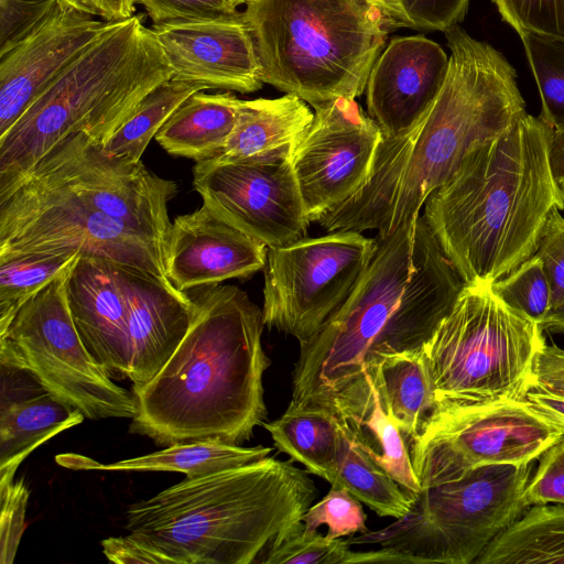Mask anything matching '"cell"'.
<instances>
[{
    "label": "cell",
    "instance_id": "obj_36",
    "mask_svg": "<svg viewBox=\"0 0 564 564\" xmlns=\"http://www.w3.org/2000/svg\"><path fill=\"white\" fill-rule=\"evenodd\" d=\"M350 546L345 539H330L317 530L306 531L301 521L261 560L262 564H347Z\"/></svg>",
    "mask_w": 564,
    "mask_h": 564
},
{
    "label": "cell",
    "instance_id": "obj_35",
    "mask_svg": "<svg viewBox=\"0 0 564 564\" xmlns=\"http://www.w3.org/2000/svg\"><path fill=\"white\" fill-rule=\"evenodd\" d=\"M492 286L509 306L542 327L552 310V286L539 257L531 256Z\"/></svg>",
    "mask_w": 564,
    "mask_h": 564
},
{
    "label": "cell",
    "instance_id": "obj_25",
    "mask_svg": "<svg viewBox=\"0 0 564 564\" xmlns=\"http://www.w3.org/2000/svg\"><path fill=\"white\" fill-rule=\"evenodd\" d=\"M372 378L388 414L406 443L414 441L437 409L424 348L379 356L365 371Z\"/></svg>",
    "mask_w": 564,
    "mask_h": 564
},
{
    "label": "cell",
    "instance_id": "obj_48",
    "mask_svg": "<svg viewBox=\"0 0 564 564\" xmlns=\"http://www.w3.org/2000/svg\"><path fill=\"white\" fill-rule=\"evenodd\" d=\"M96 14L104 21H120L131 18L134 12V0H91Z\"/></svg>",
    "mask_w": 564,
    "mask_h": 564
},
{
    "label": "cell",
    "instance_id": "obj_6",
    "mask_svg": "<svg viewBox=\"0 0 564 564\" xmlns=\"http://www.w3.org/2000/svg\"><path fill=\"white\" fill-rule=\"evenodd\" d=\"M170 79L142 15L110 22L0 138V194L69 133L106 147L142 99Z\"/></svg>",
    "mask_w": 564,
    "mask_h": 564
},
{
    "label": "cell",
    "instance_id": "obj_5",
    "mask_svg": "<svg viewBox=\"0 0 564 564\" xmlns=\"http://www.w3.org/2000/svg\"><path fill=\"white\" fill-rule=\"evenodd\" d=\"M293 462L265 457L186 478L130 505L124 527L171 564H259L317 496Z\"/></svg>",
    "mask_w": 564,
    "mask_h": 564
},
{
    "label": "cell",
    "instance_id": "obj_4",
    "mask_svg": "<svg viewBox=\"0 0 564 564\" xmlns=\"http://www.w3.org/2000/svg\"><path fill=\"white\" fill-rule=\"evenodd\" d=\"M552 131L525 112L474 148L426 199L422 216L466 284H492L517 269L534 254L550 213L564 209Z\"/></svg>",
    "mask_w": 564,
    "mask_h": 564
},
{
    "label": "cell",
    "instance_id": "obj_15",
    "mask_svg": "<svg viewBox=\"0 0 564 564\" xmlns=\"http://www.w3.org/2000/svg\"><path fill=\"white\" fill-rule=\"evenodd\" d=\"M193 186L217 216L268 248L305 237L310 220L291 158L198 161Z\"/></svg>",
    "mask_w": 564,
    "mask_h": 564
},
{
    "label": "cell",
    "instance_id": "obj_50",
    "mask_svg": "<svg viewBox=\"0 0 564 564\" xmlns=\"http://www.w3.org/2000/svg\"><path fill=\"white\" fill-rule=\"evenodd\" d=\"M542 328L554 333H564V302L549 314Z\"/></svg>",
    "mask_w": 564,
    "mask_h": 564
},
{
    "label": "cell",
    "instance_id": "obj_40",
    "mask_svg": "<svg viewBox=\"0 0 564 564\" xmlns=\"http://www.w3.org/2000/svg\"><path fill=\"white\" fill-rule=\"evenodd\" d=\"M66 4L65 0H0V55Z\"/></svg>",
    "mask_w": 564,
    "mask_h": 564
},
{
    "label": "cell",
    "instance_id": "obj_43",
    "mask_svg": "<svg viewBox=\"0 0 564 564\" xmlns=\"http://www.w3.org/2000/svg\"><path fill=\"white\" fill-rule=\"evenodd\" d=\"M29 490L23 479L0 489V563L11 564L25 530Z\"/></svg>",
    "mask_w": 564,
    "mask_h": 564
},
{
    "label": "cell",
    "instance_id": "obj_33",
    "mask_svg": "<svg viewBox=\"0 0 564 564\" xmlns=\"http://www.w3.org/2000/svg\"><path fill=\"white\" fill-rule=\"evenodd\" d=\"M200 90L205 89L199 85L174 79L159 85L142 99L105 149L116 156L141 161L149 142L170 116L191 95Z\"/></svg>",
    "mask_w": 564,
    "mask_h": 564
},
{
    "label": "cell",
    "instance_id": "obj_46",
    "mask_svg": "<svg viewBox=\"0 0 564 564\" xmlns=\"http://www.w3.org/2000/svg\"><path fill=\"white\" fill-rule=\"evenodd\" d=\"M102 553L117 564H171L169 558L130 533L101 541Z\"/></svg>",
    "mask_w": 564,
    "mask_h": 564
},
{
    "label": "cell",
    "instance_id": "obj_7",
    "mask_svg": "<svg viewBox=\"0 0 564 564\" xmlns=\"http://www.w3.org/2000/svg\"><path fill=\"white\" fill-rule=\"evenodd\" d=\"M262 80L312 107L355 99L393 28L375 0H250Z\"/></svg>",
    "mask_w": 564,
    "mask_h": 564
},
{
    "label": "cell",
    "instance_id": "obj_12",
    "mask_svg": "<svg viewBox=\"0 0 564 564\" xmlns=\"http://www.w3.org/2000/svg\"><path fill=\"white\" fill-rule=\"evenodd\" d=\"M563 435L525 399L437 410L409 444L421 488L485 465L534 462Z\"/></svg>",
    "mask_w": 564,
    "mask_h": 564
},
{
    "label": "cell",
    "instance_id": "obj_2",
    "mask_svg": "<svg viewBox=\"0 0 564 564\" xmlns=\"http://www.w3.org/2000/svg\"><path fill=\"white\" fill-rule=\"evenodd\" d=\"M375 240L348 297L300 346L290 403L322 406L375 358L423 347L464 290L422 215Z\"/></svg>",
    "mask_w": 564,
    "mask_h": 564
},
{
    "label": "cell",
    "instance_id": "obj_54",
    "mask_svg": "<svg viewBox=\"0 0 564 564\" xmlns=\"http://www.w3.org/2000/svg\"><path fill=\"white\" fill-rule=\"evenodd\" d=\"M562 189H563V194H564V186H563V188H562Z\"/></svg>",
    "mask_w": 564,
    "mask_h": 564
},
{
    "label": "cell",
    "instance_id": "obj_42",
    "mask_svg": "<svg viewBox=\"0 0 564 564\" xmlns=\"http://www.w3.org/2000/svg\"><path fill=\"white\" fill-rule=\"evenodd\" d=\"M143 6L153 25L213 19L239 12L242 0H134Z\"/></svg>",
    "mask_w": 564,
    "mask_h": 564
},
{
    "label": "cell",
    "instance_id": "obj_41",
    "mask_svg": "<svg viewBox=\"0 0 564 564\" xmlns=\"http://www.w3.org/2000/svg\"><path fill=\"white\" fill-rule=\"evenodd\" d=\"M521 501L527 509L536 505H564V434L540 455Z\"/></svg>",
    "mask_w": 564,
    "mask_h": 564
},
{
    "label": "cell",
    "instance_id": "obj_24",
    "mask_svg": "<svg viewBox=\"0 0 564 564\" xmlns=\"http://www.w3.org/2000/svg\"><path fill=\"white\" fill-rule=\"evenodd\" d=\"M313 118L307 102L291 94L241 100L232 132L221 154L212 160L225 163L291 158Z\"/></svg>",
    "mask_w": 564,
    "mask_h": 564
},
{
    "label": "cell",
    "instance_id": "obj_52",
    "mask_svg": "<svg viewBox=\"0 0 564 564\" xmlns=\"http://www.w3.org/2000/svg\"><path fill=\"white\" fill-rule=\"evenodd\" d=\"M245 4H247L250 0H242Z\"/></svg>",
    "mask_w": 564,
    "mask_h": 564
},
{
    "label": "cell",
    "instance_id": "obj_32",
    "mask_svg": "<svg viewBox=\"0 0 564 564\" xmlns=\"http://www.w3.org/2000/svg\"><path fill=\"white\" fill-rule=\"evenodd\" d=\"M79 251L24 253L0 259V335L23 304L77 262Z\"/></svg>",
    "mask_w": 564,
    "mask_h": 564
},
{
    "label": "cell",
    "instance_id": "obj_21",
    "mask_svg": "<svg viewBox=\"0 0 564 564\" xmlns=\"http://www.w3.org/2000/svg\"><path fill=\"white\" fill-rule=\"evenodd\" d=\"M134 267L79 256L67 281V300L79 337L110 377L129 373V289Z\"/></svg>",
    "mask_w": 564,
    "mask_h": 564
},
{
    "label": "cell",
    "instance_id": "obj_28",
    "mask_svg": "<svg viewBox=\"0 0 564 564\" xmlns=\"http://www.w3.org/2000/svg\"><path fill=\"white\" fill-rule=\"evenodd\" d=\"M84 417L47 391L1 404L0 489L13 484L19 465L36 447Z\"/></svg>",
    "mask_w": 564,
    "mask_h": 564
},
{
    "label": "cell",
    "instance_id": "obj_3",
    "mask_svg": "<svg viewBox=\"0 0 564 564\" xmlns=\"http://www.w3.org/2000/svg\"><path fill=\"white\" fill-rule=\"evenodd\" d=\"M191 326L162 370L133 392L130 432L159 445L219 440L240 445L267 419L262 310L234 285L186 292Z\"/></svg>",
    "mask_w": 564,
    "mask_h": 564
},
{
    "label": "cell",
    "instance_id": "obj_17",
    "mask_svg": "<svg viewBox=\"0 0 564 564\" xmlns=\"http://www.w3.org/2000/svg\"><path fill=\"white\" fill-rule=\"evenodd\" d=\"M152 26L171 79L205 90L249 94L262 88L261 64L242 12Z\"/></svg>",
    "mask_w": 564,
    "mask_h": 564
},
{
    "label": "cell",
    "instance_id": "obj_53",
    "mask_svg": "<svg viewBox=\"0 0 564 564\" xmlns=\"http://www.w3.org/2000/svg\"><path fill=\"white\" fill-rule=\"evenodd\" d=\"M379 4V0H375ZM380 7V6H379Z\"/></svg>",
    "mask_w": 564,
    "mask_h": 564
},
{
    "label": "cell",
    "instance_id": "obj_13",
    "mask_svg": "<svg viewBox=\"0 0 564 564\" xmlns=\"http://www.w3.org/2000/svg\"><path fill=\"white\" fill-rule=\"evenodd\" d=\"M376 248L352 230L303 237L268 248L262 316L265 326L308 341L345 302Z\"/></svg>",
    "mask_w": 564,
    "mask_h": 564
},
{
    "label": "cell",
    "instance_id": "obj_23",
    "mask_svg": "<svg viewBox=\"0 0 564 564\" xmlns=\"http://www.w3.org/2000/svg\"><path fill=\"white\" fill-rule=\"evenodd\" d=\"M322 406L337 416L355 443L405 491L415 496L422 489L406 441L383 408L376 384L367 371L360 380L349 384Z\"/></svg>",
    "mask_w": 564,
    "mask_h": 564
},
{
    "label": "cell",
    "instance_id": "obj_1",
    "mask_svg": "<svg viewBox=\"0 0 564 564\" xmlns=\"http://www.w3.org/2000/svg\"><path fill=\"white\" fill-rule=\"evenodd\" d=\"M445 37L448 70L433 105L409 131L382 133L365 184L316 220L324 230L393 232L420 215L474 148L527 112L516 69L501 52L462 28Z\"/></svg>",
    "mask_w": 564,
    "mask_h": 564
},
{
    "label": "cell",
    "instance_id": "obj_38",
    "mask_svg": "<svg viewBox=\"0 0 564 564\" xmlns=\"http://www.w3.org/2000/svg\"><path fill=\"white\" fill-rule=\"evenodd\" d=\"M366 519L356 497L343 487L332 486L322 500L304 512L302 522L306 531H316L321 525H326V536L338 539L369 531Z\"/></svg>",
    "mask_w": 564,
    "mask_h": 564
},
{
    "label": "cell",
    "instance_id": "obj_37",
    "mask_svg": "<svg viewBox=\"0 0 564 564\" xmlns=\"http://www.w3.org/2000/svg\"><path fill=\"white\" fill-rule=\"evenodd\" d=\"M469 0H379L393 26L442 31L459 24Z\"/></svg>",
    "mask_w": 564,
    "mask_h": 564
},
{
    "label": "cell",
    "instance_id": "obj_44",
    "mask_svg": "<svg viewBox=\"0 0 564 564\" xmlns=\"http://www.w3.org/2000/svg\"><path fill=\"white\" fill-rule=\"evenodd\" d=\"M534 254L542 260L551 282L552 312L564 302V217L560 209L550 213Z\"/></svg>",
    "mask_w": 564,
    "mask_h": 564
},
{
    "label": "cell",
    "instance_id": "obj_47",
    "mask_svg": "<svg viewBox=\"0 0 564 564\" xmlns=\"http://www.w3.org/2000/svg\"><path fill=\"white\" fill-rule=\"evenodd\" d=\"M524 399L564 434V397L530 386Z\"/></svg>",
    "mask_w": 564,
    "mask_h": 564
},
{
    "label": "cell",
    "instance_id": "obj_14",
    "mask_svg": "<svg viewBox=\"0 0 564 564\" xmlns=\"http://www.w3.org/2000/svg\"><path fill=\"white\" fill-rule=\"evenodd\" d=\"M22 178L62 189L91 204L155 241L165 252L172 223L167 205L177 193V185L148 170L142 161L110 154L86 133L73 132L47 151Z\"/></svg>",
    "mask_w": 564,
    "mask_h": 564
},
{
    "label": "cell",
    "instance_id": "obj_27",
    "mask_svg": "<svg viewBox=\"0 0 564 564\" xmlns=\"http://www.w3.org/2000/svg\"><path fill=\"white\" fill-rule=\"evenodd\" d=\"M241 100L231 91L194 93L170 116L155 141L170 154L196 162L221 154Z\"/></svg>",
    "mask_w": 564,
    "mask_h": 564
},
{
    "label": "cell",
    "instance_id": "obj_39",
    "mask_svg": "<svg viewBox=\"0 0 564 564\" xmlns=\"http://www.w3.org/2000/svg\"><path fill=\"white\" fill-rule=\"evenodd\" d=\"M492 1L518 34L531 32L564 40V0Z\"/></svg>",
    "mask_w": 564,
    "mask_h": 564
},
{
    "label": "cell",
    "instance_id": "obj_45",
    "mask_svg": "<svg viewBox=\"0 0 564 564\" xmlns=\"http://www.w3.org/2000/svg\"><path fill=\"white\" fill-rule=\"evenodd\" d=\"M564 397V349L546 345L538 350L531 373V384Z\"/></svg>",
    "mask_w": 564,
    "mask_h": 564
},
{
    "label": "cell",
    "instance_id": "obj_19",
    "mask_svg": "<svg viewBox=\"0 0 564 564\" xmlns=\"http://www.w3.org/2000/svg\"><path fill=\"white\" fill-rule=\"evenodd\" d=\"M449 56L424 35L393 37L376 59L366 85L368 115L386 135L415 127L445 82Z\"/></svg>",
    "mask_w": 564,
    "mask_h": 564
},
{
    "label": "cell",
    "instance_id": "obj_20",
    "mask_svg": "<svg viewBox=\"0 0 564 564\" xmlns=\"http://www.w3.org/2000/svg\"><path fill=\"white\" fill-rule=\"evenodd\" d=\"M268 247L226 223L207 205L171 223L165 270L180 291L248 278L262 270Z\"/></svg>",
    "mask_w": 564,
    "mask_h": 564
},
{
    "label": "cell",
    "instance_id": "obj_51",
    "mask_svg": "<svg viewBox=\"0 0 564 564\" xmlns=\"http://www.w3.org/2000/svg\"><path fill=\"white\" fill-rule=\"evenodd\" d=\"M67 4L76 10L97 15L91 0H65Z\"/></svg>",
    "mask_w": 564,
    "mask_h": 564
},
{
    "label": "cell",
    "instance_id": "obj_26",
    "mask_svg": "<svg viewBox=\"0 0 564 564\" xmlns=\"http://www.w3.org/2000/svg\"><path fill=\"white\" fill-rule=\"evenodd\" d=\"M271 451V447L262 445L241 447L219 440H206L172 444L165 449L110 464L77 454L57 455L56 462L66 468L80 470L178 471L186 478H196L263 459Z\"/></svg>",
    "mask_w": 564,
    "mask_h": 564
},
{
    "label": "cell",
    "instance_id": "obj_11",
    "mask_svg": "<svg viewBox=\"0 0 564 564\" xmlns=\"http://www.w3.org/2000/svg\"><path fill=\"white\" fill-rule=\"evenodd\" d=\"M58 251H79L169 280L160 245L91 204L30 178L0 194V259Z\"/></svg>",
    "mask_w": 564,
    "mask_h": 564
},
{
    "label": "cell",
    "instance_id": "obj_30",
    "mask_svg": "<svg viewBox=\"0 0 564 564\" xmlns=\"http://www.w3.org/2000/svg\"><path fill=\"white\" fill-rule=\"evenodd\" d=\"M262 426L279 452L329 481L339 443V426L333 412L313 404L289 403L279 419L263 422Z\"/></svg>",
    "mask_w": 564,
    "mask_h": 564
},
{
    "label": "cell",
    "instance_id": "obj_9",
    "mask_svg": "<svg viewBox=\"0 0 564 564\" xmlns=\"http://www.w3.org/2000/svg\"><path fill=\"white\" fill-rule=\"evenodd\" d=\"M542 330L500 299L492 284H466L423 345L436 411L524 399L535 355L545 343Z\"/></svg>",
    "mask_w": 564,
    "mask_h": 564
},
{
    "label": "cell",
    "instance_id": "obj_16",
    "mask_svg": "<svg viewBox=\"0 0 564 564\" xmlns=\"http://www.w3.org/2000/svg\"><path fill=\"white\" fill-rule=\"evenodd\" d=\"M313 108V121L291 155L310 223L365 184L382 137L379 124L355 99L338 98Z\"/></svg>",
    "mask_w": 564,
    "mask_h": 564
},
{
    "label": "cell",
    "instance_id": "obj_8",
    "mask_svg": "<svg viewBox=\"0 0 564 564\" xmlns=\"http://www.w3.org/2000/svg\"><path fill=\"white\" fill-rule=\"evenodd\" d=\"M533 469L522 465H485L422 488L409 512L388 527L345 539L347 564H471L527 508L521 496Z\"/></svg>",
    "mask_w": 564,
    "mask_h": 564
},
{
    "label": "cell",
    "instance_id": "obj_22",
    "mask_svg": "<svg viewBox=\"0 0 564 564\" xmlns=\"http://www.w3.org/2000/svg\"><path fill=\"white\" fill-rule=\"evenodd\" d=\"M194 304L169 280L133 268L129 289L128 350L132 391L162 370L186 335Z\"/></svg>",
    "mask_w": 564,
    "mask_h": 564
},
{
    "label": "cell",
    "instance_id": "obj_31",
    "mask_svg": "<svg viewBox=\"0 0 564 564\" xmlns=\"http://www.w3.org/2000/svg\"><path fill=\"white\" fill-rule=\"evenodd\" d=\"M337 422L339 443L328 482L348 490L379 517L397 520L405 516L414 496L405 491L355 443L338 419Z\"/></svg>",
    "mask_w": 564,
    "mask_h": 564
},
{
    "label": "cell",
    "instance_id": "obj_10",
    "mask_svg": "<svg viewBox=\"0 0 564 564\" xmlns=\"http://www.w3.org/2000/svg\"><path fill=\"white\" fill-rule=\"evenodd\" d=\"M72 269L26 301L0 335L1 366L28 371L43 390L85 417L133 419L134 393L111 380L76 329L67 300Z\"/></svg>",
    "mask_w": 564,
    "mask_h": 564
},
{
    "label": "cell",
    "instance_id": "obj_29",
    "mask_svg": "<svg viewBox=\"0 0 564 564\" xmlns=\"http://www.w3.org/2000/svg\"><path fill=\"white\" fill-rule=\"evenodd\" d=\"M474 564H564V505L529 507Z\"/></svg>",
    "mask_w": 564,
    "mask_h": 564
},
{
    "label": "cell",
    "instance_id": "obj_34",
    "mask_svg": "<svg viewBox=\"0 0 564 564\" xmlns=\"http://www.w3.org/2000/svg\"><path fill=\"white\" fill-rule=\"evenodd\" d=\"M539 88V118L550 128H564V40L531 32L519 33Z\"/></svg>",
    "mask_w": 564,
    "mask_h": 564
},
{
    "label": "cell",
    "instance_id": "obj_18",
    "mask_svg": "<svg viewBox=\"0 0 564 564\" xmlns=\"http://www.w3.org/2000/svg\"><path fill=\"white\" fill-rule=\"evenodd\" d=\"M66 4L0 55V138L109 25Z\"/></svg>",
    "mask_w": 564,
    "mask_h": 564
},
{
    "label": "cell",
    "instance_id": "obj_49",
    "mask_svg": "<svg viewBox=\"0 0 564 564\" xmlns=\"http://www.w3.org/2000/svg\"><path fill=\"white\" fill-rule=\"evenodd\" d=\"M550 163L557 184L564 186V128L554 129L550 142Z\"/></svg>",
    "mask_w": 564,
    "mask_h": 564
}]
</instances>
